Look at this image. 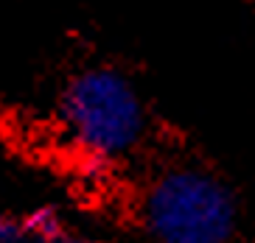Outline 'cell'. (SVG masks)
Returning a JSON list of instances; mask_svg holds the SVG:
<instances>
[{"label":"cell","mask_w":255,"mask_h":243,"mask_svg":"<svg viewBox=\"0 0 255 243\" xmlns=\"http://www.w3.org/2000/svg\"><path fill=\"white\" fill-rule=\"evenodd\" d=\"M143 213L154 243H230L236 229L230 190L196 168L165 170L151 184Z\"/></svg>","instance_id":"obj_1"},{"label":"cell","mask_w":255,"mask_h":243,"mask_svg":"<svg viewBox=\"0 0 255 243\" xmlns=\"http://www.w3.org/2000/svg\"><path fill=\"white\" fill-rule=\"evenodd\" d=\"M62 120L70 137L98 160L127 154L143 134V103L115 70H87L62 95Z\"/></svg>","instance_id":"obj_2"},{"label":"cell","mask_w":255,"mask_h":243,"mask_svg":"<svg viewBox=\"0 0 255 243\" xmlns=\"http://www.w3.org/2000/svg\"><path fill=\"white\" fill-rule=\"evenodd\" d=\"M25 227L34 232V235H39V238H45V241H56L59 238V218H56V213L53 210H39V213H34L28 218V224Z\"/></svg>","instance_id":"obj_3"},{"label":"cell","mask_w":255,"mask_h":243,"mask_svg":"<svg viewBox=\"0 0 255 243\" xmlns=\"http://www.w3.org/2000/svg\"><path fill=\"white\" fill-rule=\"evenodd\" d=\"M11 238H14V227L0 218V241H11Z\"/></svg>","instance_id":"obj_4"},{"label":"cell","mask_w":255,"mask_h":243,"mask_svg":"<svg viewBox=\"0 0 255 243\" xmlns=\"http://www.w3.org/2000/svg\"><path fill=\"white\" fill-rule=\"evenodd\" d=\"M53 243H84V241H73V238H56Z\"/></svg>","instance_id":"obj_5"}]
</instances>
